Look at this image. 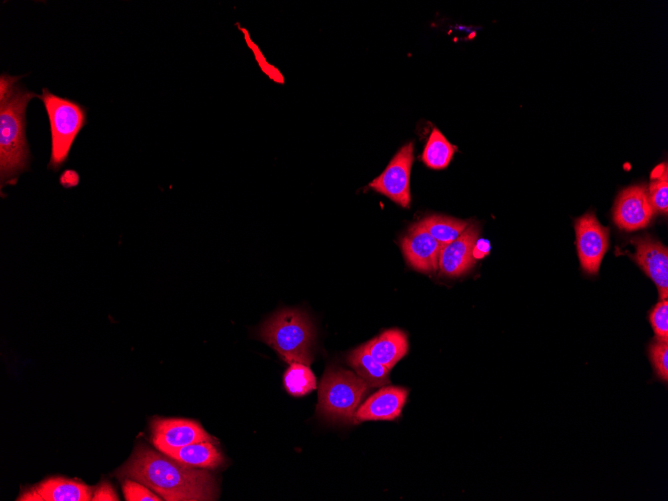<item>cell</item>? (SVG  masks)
Listing matches in <instances>:
<instances>
[{
  "label": "cell",
  "mask_w": 668,
  "mask_h": 501,
  "mask_svg": "<svg viewBox=\"0 0 668 501\" xmlns=\"http://www.w3.org/2000/svg\"><path fill=\"white\" fill-rule=\"evenodd\" d=\"M407 394L408 391L402 387H383L358 407L352 421L394 420L400 415Z\"/></svg>",
  "instance_id": "14"
},
{
  "label": "cell",
  "mask_w": 668,
  "mask_h": 501,
  "mask_svg": "<svg viewBox=\"0 0 668 501\" xmlns=\"http://www.w3.org/2000/svg\"><path fill=\"white\" fill-rule=\"evenodd\" d=\"M48 115L51 131V154L48 168L58 171L65 163L71 146L87 123V110L81 104L59 97L43 88L39 95Z\"/></svg>",
  "instance_id": "5"
},
{
  "label": "cell",
  "mask_w": 668,
  "mask_h": 501,
  "mask_svg": "<svg viewBox=\"0 0 668 501\" xmlns=\"http://www.w3.org/2000/svg\"><path fill=\"white\" fill-rule=\"evenodd\" d=\"M92 500L94 501H117L118 496L115 494L113 488L108 483H101L93 491Z\"/></svg>",
  "instance_id": "25"
},
{
  "label": "cell",
  "mask_w": 668,
  "mask_h": 501,
  "mask_svg": "<svg viewBox=\"0 0 668 501\" xmlns=\"http://www.w3.org/2000/svg\"><path fill=\"white\" fill-rule=\"evenodd\" d=\"M649 321L656 338L668 342V300H660L650 311Z\"/></svg>",
  "instance_id": "23"
},
{
  "label": "cell",
  "mask_w": 668,
  "mask_h": 501,
  "mask_svg": "<svg viewBox=\"0 0 668 501\" xmlns=\"http://www.w3.org/2000/svg\"><path fill=\"white\" fill-rule=\"evenodd\" d=\"M369 387L353 372L329 367L319 384L317 413L333 422H350Z\"/></svg>",
  "instance_id": "4"
},
{
  "label": "cell",
  "mask_w": 668,
  "mask_h": 501,
  "mask_svg": "<svg viewBox=\"0 0 668 501\" xmlns=\"http://www.w3.org/2000/svg\"><path fill=\"white\" fill-rule=\"evenodd\" d=\"M576 246L581 267L590 275L598 273L609 246V229L600 224L593 212L575 221Z\"/></svg>",
  "instance_id": "7"
},
{
  "label": "cell",
  "mask_w": 668,
  "mask_h": 501,
  "mask_svg": "<svg viewBox=\"0 0 668 501\" xmlns=\"http://www.w3.org/2000/svg\"><path fill=\"white\" fill-rule=\"evenodd\" d=\"M364 345L371 356L389 370L408 351L407 336L400 329L386 330Z\"/></svg>",
  "instance_id": "15"
},
{
  "label": "cell",
  "mask_w": 668,
  "mask_h": 501,
  "mask_svg": "<svg viewBox=\"0 0 668 501\" xmlns=\"http://www.w3.org/2000/svg\"><path fill=\"white\" fill-rule=\"evenodd\" d=\"M161 452L192 468L214 469L223 462L221 453L212 441L195 442L178 448H165Z\"/></svg>",
  "instance_id": "16"
},
{
  "label": "cell",
  "mask_w": 668,
  "mask_h": 501,
  "mask_svg": "<svg viewBox=\"0 0 668 501\" xmlns=\"http://www.w3.org/2000/svg\"><path fill=\"white\" fill-rule=\"evenodd\" d=\"M654 214L647 189L644 185L628 187L618 195L613 219L615 224L626 231H634L646 227Z\"/></svg>",
  "instance_id": "9"
},
{
  "label": "cell",
  "mask_w": 668,
  "mask_h": 501,
  "mask_svg": "<svg viewBox=\"0 0 668 501\" xmlns=\"http://www.w3.org/2000/svg\"><path fill=\"white\" fill-rule=\"evenodd\" d=\"M400 246L406 262L413 269L425 274L439 269L442 245L419 222L410 226L401 238Z\"/></svg>",
  "instance_id": "8"
},
{
  "label": "cell",
  "mask_w": 668,
  "mask_h": 501,
  "mask_svg": "<svg viewBox=\"0 0 668 501\" xmlns=\"http://www.w3.org/2000/svg\"><path fill=\"white\" fill-rule=\"evenodd\" d=\"M455 149L440 130L434 128L422 153V161L431 169H444L452 160Z\"/></svg>",
  "instance_id": "19"
},
{
  "label": "cell",
  "mask_w": 668,
  "mask_h": 501,
  "mask_svg": "<svg viewBox=\"0 0 668 501\" xmlns=\"http://www.w3.org/2000/svg\"><path fill=\"white\" fill-rule=\"evenodd\" d=\"M21 76L0 77V180L1 188L14 185L18 176L30 168L26 140V107L39 95L17 84Z\"/></svg>",
  "instance_id": "2"
},
{
  "label": "cell",
  "mask_w": 668,
  "mask_h": 501,
  "mask_svg": "<svg viewBox=\"0 0 668 501\" xmlns=\"http://www.w3.org/2000/svg\"><path fill=\"white\" fill-rule=\"evenodd\" d=\"M654 211L667 214L668 176L667 166L659 165L652 173V181L647 190Z\"/></svg>",
  "instance_id": "21"
},
{
  "label": "cell",
  "mask_w": 668,
  "mask_h": 501,
  "mask_svg": "<svg viewBox=\"0 0 668 501\" xmlns=\"http://www.w3.org/2000/svg\"><path fill=\"white\" fill-rule=\"evenodd\" d=\"M91 487L70 479L52 477L26 489L18 501H89Z\"/></svg>",
  "instance_id": "13"
},
{
  "label": "cell",
  "mask_w": 668,
  "mask_h": 501,
  "mask_svg": "<svg viewBox=\"0 0 668 501\" xmlns=\"http://www.w3.org/2000/svg\"><path fill=\"white\" fill-rule=\"evenodd\" d=\"M118 476L140 482L166 501L215 500L218 494L215 480L208 472L183 465L142 445L121 467Z\"/></svg>",
  "instance_id": "1"
},
{
  "label": "cell",
  "mask_w": 668,
  "mask_h": 501,
  "mask_svg": "<svg viewBox=\"0 0 668 501\" xmlns=\"http://www.w3.org/2000/svg\"><path fill=\"white\" fill-rule=\"evenodd\" d=\"M151 429L153 443L160 451L213 440L199 423L186 419H155Z\"/></svg>",
  "instance_id": "11"
},
{
  "label": "cell",
  "mask_w": 668,
  "mask_h": 501,
  "mask_svg": "<svg viewBox=\"0 0 668 501\" xmlns=\"http://www.w3.org/2000/svg\"><path fill=\"white\" fill-rule=\"evenodd\" d=\"M489 251V243L483 239L477 240L473 248V256L475 259L484 257Z\"/></svg>",
  "instance_id": "27"
},
{
  "label": "cell",
  "mask_w": 668,
  "mask_h": 501,
  "mask_svg": "<svg viewBox=\"0 0 668 501\" xmlns=\"http://www.w3.org/2000/svg\"><path fill=\"white\" fill-rule=\"evenodd\" d=\"M413 159V143L409 142L395 154L385 170L369 183V187L408 208L411 203L410 173Z\"/></svg>",
  "instance_id": "6"
},
{
  "label": "cell",
  "mask_w": 668,
  "mask_h": 501,
  "mask_svg": "<svg viewBox=\"0 0 668 501\" xmlns=\"http://www.w3.org/2000/svg\"><path fill=\"white\" fill-rule=\"evenodd\" d=\"M632 243L636 248L634 260L655 283L660 300H666L668 298L667 247L649 235L636 237Z\"/></svg>",
  "instance_id": "10"
},
{
  "label": "cell",
  "mask_w": 668,
  "mask_h": 501,
  "mask_svg": "<svg viewBox=\"0 0 668 501\" xmlns=\"http://www.w3.org/2000/svg\"><path fill=\"white\" fill-rule=\"evenodd\" d=\"M60 183L65 188H71L79 183V175L74 170H65L60 176Z\"/></svg>",
  "instance_id": "26"
},
{
  "label": "cell",
  "mask_w": 668,
  "mask_h": 501,
  "mask_svg": "<svg viewBox=\"0 0 668 501\" xmlns=\"http://www.w3.org/2000/svg\"><path fill=\"white\" fill-rule=\"evenodd\" d=\"M347 363L370 387H382L389 383L390 370L375 360L364 344L348 354Z\"/></svg>",
  "instance_id": "17"
},
{
  "label": "cell",
  "mask_w": 668,
  "mask_h": 501,
  "mask_svg": "<svg viewBox=\"0 0 668 501\" xmlns=\"http://www.w3.org/2000/svg\"><path fill=\"white\" fill-rule=\"evenodd\" d=\"M284 386L293 396H303L316 388V378L308 365L292 363L284 374Z\"/></svg>",
  "instance_id": "20"
},
{
  "label": "cell",
  "mask_w": 668,
  "mask_h": 501,
  "mask_svg": "<svg viewBox=\"0 0 668 501\" xmlns=\"http://www.w3.org/2000/svg\"><path fill=\"white\" fill-rule=\"evenodd\" d=\"M123 493L127 501H160L145 485L133 479L126 478L122 484Z\"/></svg>",
  "instance_id": "24"
},
{
  "label": "cell",
  "mask_w": 668,
  "mask_h": 501,
  "mask_svg": "<svg viewBox=\"0 0 668 501\" xmlns=\"http://www.w3.org/2000/svg\"><path fill=\"white\" fill-rule=\"evenodd\" d=\"M479 235V227L470 223L452 242L444 245L439 258V270L449 277H457L468 272L475 264L473 248Z\"/></svg>",
  "instance_id": "12"
},
{
  "label": "cell",
  "mask_w": 668,
  "mask_h": 501,
  "mask_svg": "<svg viewBox=\"0 0 668 501\" xmlns=\"http://www.w3.org/2000/svg\"><path fill=\"white\" fill-rule=\"evenodd\" d=\"M648 355L655 376L666 384L668 382V342L655 337L649 345Z\"/></svg>",
  "instance_id": "22"
},
{
  "label": "cell",
  "mask_w": 668,
  "mask_h": 501,
  "mask_svg": "<svg viewBox=\"0 0 668 501\" xmlns=\"http://www.w3.org/2000/svg\"><path fill=\"white\" fill-rule=\"evenodd\" d=\"M262 341L270 345L289 364L310 365L315 330L306 313L283 309L275 313L259 331Z\"/></svg>",
  "instance_id": "3"
},
{
  "label": "cell",
  "mask_w": 668,
  "mask_h": 501,
  "mask_svg": "<svg viewBox=\"0 0 668 501\" xmlns=\"http://www.w3.org/2000/svg\"><path fill=\"white\" fill-rule=\"evenodd\" d=\"M418 222L442 247L455 240L469 224L468 221L443 215H431Z\"/></svg>",
  "instance_id": "18"
}]
</instances>
